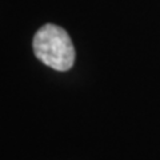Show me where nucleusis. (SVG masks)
Listing matches in <instances>:
<instances>
[{
    "mask_svg": "<svg viewBox=\"0 0 160 160\" xmlns=\"http://www.w3.org/2000/svg\"><path fill=\"white\" fill-rule=\"evenodd\" d=\"M33 52L40 62L56 71H68L75 62V48L67 31L56 24H44L35 33Z\"/></svg>",
    "mask_w": 160,
    "mask_h": 160,
    "instance_id": "nucleus-1",
    "label": "nucleus"
}]
</instances>
